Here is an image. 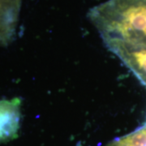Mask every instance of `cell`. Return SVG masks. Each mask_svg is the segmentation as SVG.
Masks as SVG:
<instances>
[{"label":"cell","mask_w":146,"mask_h":146,"mask_svg":"<svg viewBox=\"0 0 146 146\" xmlns=\"http://www.w3.org/2000/svg\"><path fill=\"white\" fill-rule=\"evenodd\" d=\"M146 87V46H136L119 42L106 43Z\"/></svg>","instance_id":"2"},{"label":"cell","mask_w":146,"mask_h":146,"mask_svg":"<svg viewBox=\"0 0 146 146\" xmlns=\"http://www.w3.org/2000/svg\"><path fill=\"white\" fill-rule=\"evenodd\" d=\"M20 1L21 0H0V13L10 9Z\"/></svg>","instance_id":"5"},{"label":"cell","mask_w":146,"mask_h":146,"mask_svg":"<svg viewBox=\"0 0 146 146\" xmlns=\"http://www.w3.org/2000/svg\"><path fill=\"white\" fill-rule=\"evenodd\" d=\"M21 102L19 98L0 100V141L16 136L21 119Z\"/></svg>","instance_id":"3"},{"label":"cell","mask_w":146,"mask_h":146,"mask_svg":"<svg viewBox=\"0 0 146 146\" xmlns=\"http://www.w3.org/2000/svg\"><path fill=\"white\" fill-rule=\"evenodd\" d=\"M89 17L105 44L146 46V0H108L92 8Z\"/></svg>","instance_id":"1"},{"label":"cell","mask_w":146,"mask_h":146,"mask_svg":"<svg viewBox=\"0 0 146 146\" xmlns=\"http://www.w3.org/2000/svg\"><path fill=\"white\" fill-rule=\"evenodd\" d=\"M106 146H146V123L129 134L116 138Z\"/></svg>","instance_id":"4"}]
</instances>
